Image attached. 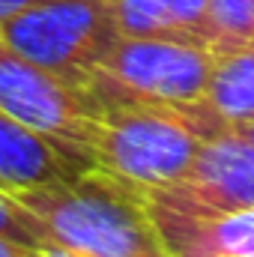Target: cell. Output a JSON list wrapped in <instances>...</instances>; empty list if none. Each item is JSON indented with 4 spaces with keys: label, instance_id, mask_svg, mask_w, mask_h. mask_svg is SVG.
I'll return each instance as SVG.
<instances>
[{
    "label": "cell",
    "instance_id": "1",
    "mask_svg": "<svg viewBox=\"0 0 254 257\" xmlns=\"http://www.w3.org/2000/svg\"><path fill=\"white\" fill-rule=\"evenodd\" d=\"M15 197L36 215L42 245H60L81 257H171L144 194L99 168L66 183L15 192Z\"/></svg>",
    "mask_w": 254,
    "mask_h": 257
},
{
    "label": "cell",
    "instance_id": "2",
    "mask_svg": "<svg viewBox=\"0 0 254 257\" xmlns=\"http://www.w3.org/2000/svg\"><path fill=\"white\" fill-rule=\"evenodd\" d=\"M227 132L209 111L171 105H111L102 108L93 168L117 177L135 192H153L186 174L206 138Z\"/></svg>",
    "mask_w": 254,
    "mask_h": 257
},
{
    "label": "cell",
    "instance_id": "3",
    "mask_svg": "<svg viewBox=\"0 0 254 257\" xmlns=\"http://www.w3.org/2000/svg\"><path fill=\"white\" fill-rule=\"evenodd\" d=\"M215 51L194 42L117 36L84 87L99 108L111 105H171L197 108L206 102Z\"/></svg>",
    "mask_w": 254,
    "mask_h": 257
},
{
    "label": "cell",
    "instance_id": "4",
    "mask_svg": "<svg viewBox=\"0 0 254 257\" xmlns=\"http://www.w3.org/2000/svg\"><path fill=\"white\" fill-rule=\"evenodd\" d=\"M117 36L111 0H42L0 21L9 51L81 87Z\"/></svg>",
    "mask_w": 254,
    "mask_h": 257
},
{
    "label": "cell",
    "instance_id": "5",
    "mask_svg": "<svg viewBox=\"0 0 254 257\" xmlns=\"http://www.w3.org/2000/svg\"><path fill=\"white\" fill-rule=\"evenodd\" d=\"M0 111L54 144L81 168H93L102 108L81 84L57 78L0 42Z\"/></svg>",
    "mask_w": 254,
    "mask_h": 257
},
{
    "label": "cell",
    "instance_id": "6",
    "mask_svg": "<svg viewBox=\"0 0 254 257\" xmlns=\"http://www.w3.org/2000/svg\"><path fill=\"white\" fill-rule=\"evenodd\" d=\"M150 215H215L254 206V144L233 128L203 141L174 183L144 192Z\"/></svg>",
    "mask_w": 254,
    "mask_h": 257
},
{
    "label": "cell",
    "instance_id": "7",
    "mask_svg": "<svg viewBox=\"0 0 254 257\" xmlns=\"http://www.w3.org/2000/svg\"><path fill=\"white\" fill-rule=\"evenodd\" d=\"M171 257H254V206L215 215H150Z\"/></svg>",
    "mask_w": 254,
    "mask_h": 257
},
{
    "label": "cell",
    "instance_id": "8",
    "mask_svg": "<svg viewBox=\"0 0 254 257\" xmlns=\"http://www.w3.org/2000/svg\"><path fill=\"white\" fill-rule=\"evenodd\" d=\"M81 171L87 168L75 165L54 144H48L45 138H39L36 132H30L0 111V189L6 192L42 189L66 183Z\"/></svg>",
    "mask_w": 254,
    "mask_h": 257
},
{
    "label": "cell",
    "instance_id": "9",
    "mask_svg": "<svg viewBox=\"0 0 254 257\" xmlns=\"http://www.w3.org/2000/svg\"><path fill=\"white\" fill-rule=\"evenodd\" d=\"M120 36L194 42L215 51L206 0H111Z\"/></svg>",
    "mask_w": 254,
    "mask_h": 257
},
{
    "label": "cell",
    "instance_id": "10",
    "mask_svg": "<svg viewBox=\"0 0 254 257\" xmlns=\"http://www.w3.org/2000/svg\"><path fill=\"white\" fill-rule=\"evenodd\" d=\"M206 105L227 128L254 117V42L215 51Z\"/></svg>",
    "mask_w": 254,
    "mask_h": 257
},
{
    "label": "cell",
    "instance_id": "11",
    "mask_svg": "<svg viewBox=\"0 0 254 257\" xmlns=\"http://www.w3.org/2000/svg\"><path fill=\"white\" fill-rule=\"evenodd\" d=\"M215 51L254 42V0H206Z\"/></svg>",
    "mask_w": 254,
    "mask_h": 257
},
{
    "label": "cell",
    "instance_id": "12",
    "mask_svg": "<svg viewBox=\"0 0 254 257\" xmlns=\"http://www.w3.org/2000/svg\"><path fill=\"white\" fill-rule=\"evenodd\" d=\"M0 236L15 239L21 245H33L42 248V227L36 221V215L15 197V192L0 189Z\"/></svg>",
    "mask_w": 254,
    "mask_h": 257
},
{
    "label": "cell",
    "instance_id": "13",
    "mask_svg": "<svg viewBox=\"0 0 254 257\" xmlns=\"http://www.w3.org/2000/svg\"><path fill=\"white\" fill-rule=\"evenodd\" d=\"M0 257H45V254H42V248L21 245V242H15V239L0 236Z\"/></svg>",
    "mask_w": 254,
    "mask_h": 257
},
{
    "label": "cell",
    "instance_id": "14",
    "mask_svg": "<svg viewBox=\"0 0 254 257\" xmlns=\"http://www.w3.org/2000/svg\"><path fill=\"white\" fill-rule=\"evenodd\" d=\"M36 3H42V0H0V21H6V18L18 15L21 9L36 6Z\"/></svg>",
    "mask_w": 254,
    "mask_h": 257
},
{
    "label": "cell",
    "instance_id": "15",
    "mask_svg": "<svg viewBox=\"0 0 254 257\" xmlns=\"http://www.w3.org/2000/svg\"><path fill=\"white\" fill-rule=\"evenodd\" d=\"M233 132H236V135H242L248 144H254V117H251V120H245V123H239V126H233Z\"/></svg>",
    "mask_w": 254,
    "mask_h": 257
},
{
    "label": "cell",
    "instance_id": "16",
    "mask_svg": "<svg viewBox=\"0 0 254 257\" xmlns=\"http://www.w3.org/2000/svg\"><path fill=\"white\" fill-rule=\"evenodd\" d=\"M42 254L45 257H81V254H75V251L60 248V245H42Z\"/></svg>",
    "mask_w": 254,
    "mask_h": 257
}]
</instances>
